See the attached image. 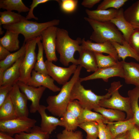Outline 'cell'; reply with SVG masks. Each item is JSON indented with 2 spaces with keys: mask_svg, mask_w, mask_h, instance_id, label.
I'll list each match as a JSON object with an SVG mask.
<instances>
[{
  "mask_svg": "<svg viewBox=\"0 0 139 139\" xmlns=\"http://www.w3.org/2000/svg\"><path fill=\"white\" fill-rule=\"evenodd\" d=\"M45 62L48 74L59 84L63 85L68 81L77 67V65L72 64L68 67H64L57 66L47 60Z\"/></svg>",
  "mask_w": 139,
  "mask_h": 139,
  "instance_id": "obj_11",
  "label": "cell"
},
{
  "mask_svg": "<svg viewBox=\"0 0 139 139\" xmlns=\"http://www.w3.org/2000/svg\"><path fill=\"white\" fill-rule=\"evenodd\" d=\"M0 25H10L18 23L26 19L20 13L5 11L0 12Z\"/></svg>",
  "mask_w": 139,
  "mask_h": 139,
  "instance_id": "obj_32",
  "label": "cell"
},
{
  "mask_svg": "<svg viewBox=\"0 0 139 139\" xmlns=\"http://www.w3.org/2000/svg\"><path fill=\"white\" fill-rule=\"evenodd\" d=\"M83 109L77 100L70 102L66 111L60 119L65 129L74 131L77 128L79 125L78 119Z\"/></svg>",
  "mask_w": 139,
  "mask_h": 139,
  "instance_id": "obj_10",
  "label": "cell"
},
{
  "mask_svg": "<svg viewBox=\"0 0 139 139\" xmlns=\"http://www.w3.org/2000/svg\"><path fill=\"white\" fill-rule=\"evenodd\" d=\"M17 117L15 108L9 94L0 107V121L10 120Z\"/></svg>",
  "mask_w": 139,
  "mask_h": 139,
  "instance_id": "obj_30",
  "label": "cell"
},
{
  "mask_svg": "<svg viewBox=\"0 0 139 139\" xmlns=\"http://www.w3.org/2000/svg\"><path fill=\"white\" fill-rule=\"evenodd\" d=\"M59 4L61 9L66 13H71L75 10L77 6V0H56Z\"/></svg>",
  "mask_w": 139,
  "mask_h": 139,
  "instance_id": "obj_40",
  "label": "cell"
},
{
  "mask_svg": "<svg viewBox=\"0 0 139 139\" xmlns=\"http://www.w3.org/2000/svg\"><path fill=\"white\" fill-rule=\"evenodd\" d=\"M9 95L17 117H28L29 114L27 106L28 99L25 94L21 91L17 83L13 85Z\"/></svg>",
  "mask_w": 139,
  "mask_h": 139,
  "instance_id": "obj_14",
  "label": "cell"
},
{
  "mask_svg": "<svg viewBox=\"0 0 139 139\" xmlns=\"http://www.w3.org/2000/svg\"><path fill=\"white\" fill-rule=\"evenodd\" d=\"M79 79L72 88L70 101L77 100L83 109L94 110L100 107L99 103L101 100L110 97L111 94L108 92L105 95H99L95 94L91 90L85 89L81 84Z\"/></svg>",
  "mask_w": 139,
  "mask_h": 139,
  "instance_id": "obj_6",
  "label": "cell"
},
{
  "mask_svg": "<svg viewBox=\"0 0 139 139\" xmlns=\"http://www.w3.org/2000/svg\"><path fill=\"white\" fill-rule=\"evenodd\" d=\"M113 139H127V132L120 134Z\"/></svg>",
  "mask_w": 139,
  "mask_h": 139,
  "instance_id": "obj_49",
  "label": "cell"
},
{
  "mask_svg": "<svg viewBox=\"0 0 139 139\" xmlns=\"http://www.w3.org/2000/svg\"><path fill=\"white\" fill-rule=\"evenodd\" d=\"M69 131L65 129L56 136L57 139H83L82 132L77 131Z\"/></svg>",
  "mask_w": 139,
  "mask_h": 139,
  "instance_id": "obj_39",
  "label": "cell"
},
{
  "mask_svg": "<svg viewBox=\"0 0 139 139\" xmlns=\"http://www.w3.org/2000/svg\"><path fill=\"white\" fill-rule=\"evenodd\" d=\"M18 33L6 30L3 37L0 38V44L10 52L17 51L20 49Z\"/></svg>",
  "mask_w": 139,
  "mask_h": 139,
  "instance_id": "obj_25",
  "label": "cell"
},
{
  "mask_svg": "<svg viewBox=\"0 0 139 139\" xmlns=\"http://www.w3.org/2000/svg\"><path fill=\"white\" fill-rule=\"evenodd\" d=\"M49 1V0H33L30 6V7L27 15L25 17L27 19L30 20L33 19L38 20V18L36 17L33 14V11L34 8L38 5L46 3Z\"/></svg>",
  "mask_w": 139,
  "mask_h": 139,
  "instance_id": "obj_44",
  "label": "cell"
},
{
  "mask_svg": "<svg viewBox=\"0 0 139 139\" xmlns=\"http://www.w3.org/2000/svg\"><path fill=\"white\" fill-rule=\"evenodd\" d=\"M94 110L100 113L108 122L123 121L125 120L126 117L123 111L118 110L100 107Z\"/></svg>",
  "mask_w": 139,
  "mask_h": 139,
  "instance_id": "obj_26",
  "label": "cell"
},
{
  "mask_svg": "<svg viewBox=\"0 0 139 139\" xmlns=\"http://www.w3.org/2000/svg\"><path fill=\"white\" fill-rule=\"evenodd\" d=\"M110 42L116 50L118 59H121L122 61H124L127 57H131L139 61V55L125 40L122 44L115 41Z\"/></svg>",
  "mask_w": 139,
  "mask_h": 139,
  "instance_id": "obj_24",
  "label": "cell"
},
{
  "mask_svg": "<svg viewBox=\"0 0 139 139\" xmlns=\"http://www.w3.org/2000/svg\"><path fill=\"white\" fill-rule=\"evenodd\" d=\"M24 56L20 58L11 66L4 72L2 83L0 86L8 84L13 85L19 81L20 67Z\"/></svg>",
  "mask_w": 139,
  "mask_h": 139,
  "instance_id": "obj_23",
  "label": "cell"
},
{
  "mask_svg": "<svg viewBox=\"0 0 139 139\" xmlns=\"http://www.w3.org/2000/svg\"><path fill=\"white\" fill-rule=\"evenodd\" d=\"M122 86L120 81L112 83L108 90L111 94L110 97L101 100L99 105L100 107L125 112L126 114L125 120H127L133 118V114L131 107L129 98L122 96L119 92V90Z\"/></svg>",
  "mask_w": 139,
  "mask_h": 139,
  "instance_id": "obj_5",
  "label": "cell"
},
{
  "mask_svg": "<svg viewBox=\"0 0 139 139\" xmlns=\"http://www.w3.org/2000/svg\"><path fill=\"white\" fill-rule=\"evenodd\" d=\"M58 27H50L41 32V40L47 60L56 62L58 58L56 54V38Z\"/></svg>",
  "mask_w": 139,
  "mask_h": 139,
  "instance_id": "obj_9",
  "label": "cell"
},
{
  "mask_svg": "<svg viewBox=\"0 0 139 139\" xmlns=\"http://www.w3.org/2000/svg\"><path fill=\"white\" fill-rule=\"evenodd\" d=\"M99 126L98 137L99 139H112V136L108 128L101 121L97 122Z\"/></svg>",
  "mask_w": 139,
  "mask_h": 139,
  "instance_id": "obj_42",
  "label": "cell"
},
{
  "mask_svg": "<svg viewBox=\"0 0 139 139\" xmlns=\"http://www.w3.org/2000/svg\"><path fill=\"white\" fill-rule=\"evenodd\" d=\"M128 42L139 55V28L134 29L129 37Z\"/></svg>",
  "mask_w": 139,
  "mask_h": 139,
  "instance_id": "obj_41",
  "label": "cell"
},
{
  "mask_svg": "<svg viewBox=\"0 0 139 139\" xmlns=\"http://www.w3.org/2000/svg\"><path fill=\"white\" fill-rule=\"evenodd\" d=\"M41 41V40H40L37 43L38 48V53L36 62L34 69L35 71L38 72L48 75L45 62L44 60V50Z\"/></svg>",
  "mask_w": 139,
  "mask_h": 139,
  "instance_id": "obj_35",
  "label": "cell"
},
{
  "mask_svg": "<svg viewBox=\"0 0 139 139\" xmlns=\"http://www.w3.org/2000/svg\"><path fill=\"white\" fill-rule=\"evenodd\" d=\"M36 120L28 117H17L12 119L0 121V132L13 136L22 132L29 133L35 126Z\"/></svg>",
  "mask_w": 139,
  "mask_h": 139,
  "instance_id": "obj_8",
  "label": "cell"
},
{
  "mask_svg": "<svg viewBox=\"0 0 139 139\" xmlns=\"http://www.w3.org/2000/svg\"><path fill=\"white\" fill-rule=\"evenodd\" d=\"M129 98L131 109L133 114V117L135 125L139 128V88L136 86L127 93Z\"/></svg>",
  "mask_w": 139,
  "mask_h": 139,
  "instance_id": "obj_28",
  "label": "cell"
},
{
  "mask_svg": "<svg viewBox=\"0 0 139 139\" xmlns=\"http://www.w3.org/2000/svg\"><path fill=\"white\" fill-rule=\"evenodd\" d=\"M81 45L83 49L95 53L107 54L118 60L116 50L110 41L102 43L94 42L89 40H86L83 38L82 39Z\"/></svg>",
  "mask_w": 139,
  "mask_h": 139,
  "instance_id": "obj_15",
  "label": "cell"
},
{
  "mask_svg": "<svg viewBox=\"0 0 139 139\" xmlns=\"http://www.w3.org/2000/svg\"><path fill=\"white\" fill-rule=\"evenodd\" d=\"M100 121L102 122L105 124L108 122L100 113L84 109L78 120L79 125L86 122Z\"/></svg>",
  "mask_w": 139,
  "mask_h": 139,
  "instance_id": "obj_34",
  "label": "cell"
},
{
  "mask_svg": "<svg viewBox=\"0 0 139 139\" xmlns=\"http://www.w3.org/2000/svg\"><path fill=\"white\" fill-rule=\"evenodd\" d=\"M118 10L114 8L93 10L86 9L85 12L89 18L100 22H106L110 21L114 18Z\"/></svg>",
  "mask_w": 139,
  "mask_h": 139,
  "instance_id": "obj_22",
  "label": "cell"
},
{
  "mask_svg": "<svg viewBox=\"0 0 139 139\" xmlns=\"http://www.w3.org/2000/svg\"><path fill=\"white\" fill-rule=\"evenodd\" d=\"M125 82L139 88V64L134 62L121 61Z\"/></svg>",
  "mask_w": 139,
  "mask_h": 139,
  "instance_id": "obj_18",
  "label": "cell"
},
{
  "mask_svg": "<svg viewBox=\"0 0 139 139\" xmlns=\"http://www.w3.org/2000/svg\"><path fill=\"white\" fill-rule=\"evenodd\" d=\"M98 68H103L114 66L118 62L112 56H106L102 53L94 52Z\"/></svg>",
  "mask_w": 139,
  "mask_h": 139,
  "instance_id": "obj_37",
  "label": "cell"
},
{
  "mask_svg": "<svg viewBox=\"0 0 139 139\" xmlns=\"http://www.w3.org/2000/svg\"><path fill=\"white\" fill-rule=\"evenodd\" d=\"M17 84L21 91L24 94L28 100L31 101L30 111L34 113L38 111L40 105V99L46 88L43 86L36 87L29 85L20 81Z\"/></svg>",
  "mask_w": 139,
  "mask_h": 139,
  "instance_id": "obj_13",
  "label": "cell"
},
{
  "mask_svg": "<svg viewBox=\"0 0 139 139\" xmlns=\"http://www.w3.org/2000/svg\"><path fill=\"white\" fill-rule=\"evenodd\" d=\"M107 124L111 134L112 139L120 134L127 132L135 125L133 118L123 121L108 122Z\"/></svg>",
  "mask_w": 139,
  "mask_h": 139,
  "instance_id": "obj_21",
  "label": "cell"
},
{
  "mask_svg": "<svg viewBox=\"0 0 139 139\" xmlns=\"http://www.w3.org/2000/svg\"><path fill=\"white\" fill-rule=\"evenodd\" d=\"M25 52V43L16 52L11 53L5 59L0 61V70L4 72L11 66L20 58L24 56Z\"/></svg>",
  "mask_w": 139,
  "mask_h": 139,
  "instance_id": "obj_29",
  "label": "cell"
},
{
  "mask_svg": "<svg viewBox=\"0 0 139 139\" xmlns=\"http://www.w3.org/2000/svg\"><path fill=\"white\" fill-rule=\"evenodd\" d=\"M101 1L100 0H84L81 4L85 7L91 8L95 5L99 3Z\"/></svg>",
  "mask_w": 139,
  "mask_h": 139,
  "instance_id": "obj_46",
  "label": "cell"
},
{
  "mask_svg": "<svg viewBox=\"0 0 139 139\" xmlns=\"http://www.w3.org/2000/svg\"><path fill=\"white\" fill-rule=\"evenodd\" d=\"M128 1V0H104L98 5L96 9L114 8L119 10Z\"/></svg>",
  "mask_w": 139,
  "mask_h": 139,
  "instance_id": "obj_38",
  "label": "cell"
},
{
  "mask_svg": "<svg viewBox=\"0 0 139 139\" xmlns=\"http://www.w3.org/2000/svg\"><path fill=\"white\" fill-rule=\"evenodd\" d=\"M46 107L42 105H40L38 110L41 118L40 127L42 131L50 135L57 126H63V125L60 119L47 115L46 112Z\"/></svg>",
  "mask_w": 139,
  "mask_h": 139,
  "instance_id": "obj_17",
  "label": "cell"
},
{
  "mask_svg": "<svg viewBox=\"0 0 139 139\" xmlns=\"http://www.w3.org/2000/svg\"><path fill=\"white\" fill-rule=\"evenodd\" d=\"M127 139H139V128L136 125L127 132Z\"/></svg>",
  "mask_w": 139,
  "mask_h": 139,
  "instance_id": "obj_45",
  "label": "cell"
},
{
  "mask_svg": "<svg viewBox=\"0 0 139 139\" xmlns=\"http://www.w3.org/2000/svg\"><path fill=\"white\" fill-rule=\"evenodd\" d=\"M114 77H119L124 78V74L122 62H118L116 65L103 68H98L93 74L86 77L80 78V81L82 82L97 79H101L107 82L109 79Z\"/></svg>",
  "mask_w": 139,
  "mask_h": 139,
  "instance_id": "obj_12",
  "label": "cell"
},
{
  "mask_svg": "<svg viewBox=\"0 0 139 139\" xmlns=\"http://www.w3.org/2000/svg\"><path fill=\"white\" fill-rule=\"evenodd\" d=\"M124 16L134 29L139 28V0L124 11Z\"/></svg>",
  "mask_w": 139,
  "mask_h": 139,
  "instance_id": "obj_27",
  "label": "cell"
},
{
  "mask_svg": "<svg viewBox=\"0 0 139 139\" xmlns=\"http://www.w3.org/2000/svg\"><path fill=\"white\" fill-rule=\"evenodd\" d=\"M11 53L2 46L0 44V60L5 59Z\"/></svg>",
  "mask_w": 139,
  "mask_h": 139,
  "instance_id": "obj_47",
  "label": "cell"
},
{
  "mask_svg": "<svg viewBox=\"0 0 139 139\" xmlns=\"http://www.w3.org/2000/svg\"><path fill=\"white\" fill-rule=\"evenodd\" d=\"M4 33V31L2 30V28L1 27V25L0 26V34L2 35Z\"/></svg>",
  "mask_w": 139,
  "mask_h": 139,
  "instance_id": "obj_50",
  "label": "cell"
},
{
  "mask_svg": "<svg viewBox=\"0 0 139 139\" xmlns=\"http://www.w3.org/2000/svg\"><path fill=\"white\" fill-rule=\"evenodd\" d=\"M124 10L122 8L119 9L116 17L110 22L113 23L122 34L125 40L128 42L134 28L125 19Z\"/></svg>",
  "mask_w": 139,
  "mask_h": 139,
  "instance_id": "obj_19",
  "label": "cell"
},
{
  "mask_svg": "<svg viewBox=\"0 0 139 139\" xmlns=\"http://www.w3.org/2000/svg\"><path fill=\"white\" fill-rule=\"evenodd\" d=\"M82 40L78 38L74 40L70 37L68 31L58 28L56 38V50L60 55V62L64 66H67L70 63L78 65L77 59L74 57L76 51L79 53L82 50L81 45Z\"/></svg>",
  "mask_w": 139,
  "mask_h": 139,
  "instance_id": "obj_2",
  "label": "cell"
},
{
  "mask_svg": "<svg viewBox=\"0 0 139 139\" xmlns=\"http://www.w3.org/2000/svg\"><path fill=\"white\" fill-rule=\"evenodd\" d=\"M54 81L48 75L39 73L33 70L27 84L36 87L44 86L54 92L60 91L61 88L54 84Z\"/></svg>",
  "mask_w": 139,
  "mask_h": 139,
  "instance_id": "obj_16",
  "label": "cell"
},
{
  "mask_svg": "<svg viewBox=\"0 0 139 139\" xmlns=\"http://www.w3.org/2000/svg\"><path fill=\"white\" fill-rule=\"evenodd\" d=\"M0 8L8 11H16L19 13L29 10L21 0H0Z\"/></svg>",
  "mask_w": 139,
  "mask_h": 139,
  "instance_id": "obj_31",
  "label": "cell"
},
{
  "mask_svg": "<svg viewBox=\"0 0 139 139\" xmlns=\"http://www.w3.org/2000/svg\"><path fill=\"white\" fill-rule=\"evenodd\" d=\"M0 139H16L15 137L4 132H0Z\"/></svg>",
  "mask_w": 139,
  "mask_h": 139,
  "instance_id": "obj_48",
  "label": "cell"
},
{
  "mask_svg": "<svg viewBox=\"0 0 139 139\" xmlns=\"http://www.w3.org/2000/svg\"><path fill=\"white\" fill-rule=\"evenodd\" d=\"M13 86V85L10 84L0 86V107L7 98Z\"/></svg>",
  "mask_w": 139,
  "mask_h": 139,
  "instance_id": "obj_43",
  "label": "cell"
},
{
  "mask_svg": "<svg viewBox=\"0 0 139 139\" xmlns=\"http://www.w3.org/2000/svg\"><path fill=\"white\" fill-rule=\"evenodd\" d=\"M84 19L93 30L90 39L95 42L115 41L122 44L125 40L122 33L111 22H100L88 17H84Z\"/></svg>",
  "mask_w": 139,
  "mask_h": 139,
  "instance_id": "obj_3",
  "label": "cell"
},
{
  "mask_svg": "<svg viewBox=\"0 0 139 139\" xmlns=\"http://www.w3.org/2000/svg\"><path fill=\"white\" fill-rule=\"evenodd\" d=\"M78 127L86 133V139H97L98 137L99 126L97 122H84L79 125Z\"/></svg>",
  "mask_w": 139,
  "mask_h": 139,
  "instance_id": "obj_36",
  "label": "cell"
},
{
  "mask_svg": "<svg viewBox=\"0 0 139 139\" xmlns=\"http://www.w3.org/2000/svg\"><path fill=\"white\" fill-rule=\"evenodd\" d=\"M50 135L42 131L40 127L35 126L30 132H22L15 135L16 139H48Z\"/></svg>",
  "mask_w": 139,
  "mask_h": 139,
  "instance_id": "obj_33",
  "label": "cell"
},
{
  "mask_svg": "<svg viewBox=\"0 0 139 139\" xmlns=\"http://www.w3.org/2000/svg\"><path fill=\"white\" fill-rule=\"evenodd\" d=\"M59 20L54 19L50 21L39 23L25 19L18 23L10 25H3L6 30L22 34L24 36V42L41 36L42 32L48 27L56 26L60 23Z\"/></svg>",
  "mask_w": 139,
  "mask_h": 139,
  "instance_id": "obj_4",
  "label": "cell"
},
{
  "mask_svg": "<svg viewBox=\"0 0 139 139\" xmlns=\"http://www.w3.org/2000/svg\"><path fill=\"white\" fill-rule=\"evenodd\" d=\"M82 67L77 66L76 71L71 79L63 85L57 95L48 96L46 99V110L53 115L62 117L70 101L71 91L75 83L80 78Z\"/></svg>",
  "mask_w": 139,
  "mask_h": 139,
  "instance_id": "obj_1",
  "label": "cell"
},
{
  "mask_svg": "<svg viewBox=\"0 0 139 139\" xmlns=\"http://www.w3.org/2000/svg\"><path fill=\"white\" fill-rule=\"evenodd\" d=\"M78 64L84 68L88 72H95L98 69L94 52L83 49L80 53Z\"/></svg>",
  "mask_w": 139,
  "mask_h": 139,
  "instance_id": "obj_20",
  "label": "cell"
},
{
  "mask_svg": "<svg viewBox=\"0 0 139 139\" xmlns=\"http://www.w3.org/2000/svg\"><path fill=\"white\" fill-rule=\"evenodd\" d=\"M41 36L30 39L25 42V54L20 67L19 81L27 84L36 62L37 55L35 49L37 43L41 40Z\"/></svg>",
  "mask_w": 139,
  "mask_h": 139,
  "instance_id": "obj_7",
  "label": "cell"
}]
</instances>
